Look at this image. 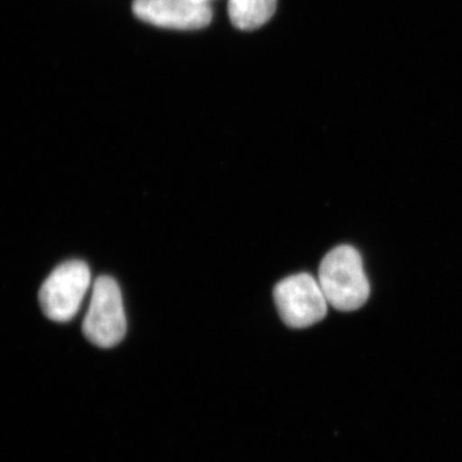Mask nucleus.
I'll return each mask as SVG.
<instances>
[{"instance_id": "nucleus-1", "label": "nucleus", "mask_w": 462, "mask_h": 462, "mask_svg": "<svg viewBox=\"0 0 462 462\" xmlns=\"http://www.w3.org/2000/svg\"><path fill=\"white\" fill-rule=\"evenodd\" d=\"M319 284L328 303L340 311H355L366 303L370 284L357 249L339 245L321 261Z\"/></svg>"}, {"instance_id": "nucleus-2", "label": "nucleus", "mask_w": 462, "mask_h": 462, "mask_svg": "<svg viewBox=\"0 0 462 462\" xmlns=\"http://www.w3.org/2000/svg\"><path fill=\"white\" fill-rule=\"evenodd\" d=\"M127 322L123 296L115 279L99 276L94 282L93 294L85 315L83 333L99 348H112L125 338Z\"/></svg>"}, {"instance_id": "nucleus-3", "label": "nucleus", "mask_w": 462, "mask_h": 462, "mask_svg": "<svg viewBox=\"0 0 462 462\" xmlns=\"http://www.w3.org/2000/svg\"><path fill=\"white\" fill-rule=\"evenodd\" d=\"M90 282V269L83 261L60 264L39 291L42 312L51 321L72 320L80 310Z\"/></svg>"}, {"instance_id": "nucleus-4", "label": "nucleus", "mask_w": 462, "mask_h": 462, "mask_svg": "<svg viewBox=\"0 0 462 462\" xmlns=\"http://www.w3.org/2000/svg\"><path fill=\"white\" fill-rule=\"evenodd\" d=\"M273 300L282 321L296 329L318 324L329 306L319 281L310 273H297L278 282Z\"/></svg>"}, {"instance_id": "nucleus-5", "label": "nucleus", "mask_w": 462, "mask_h": 462, "mask_svg": "<svg viewBox=\"0 0 462 462\" xmlns=\"http://www.w3.org/2000/svg\"><path fill=\"white\" fill-rule=\"evenodd\" d=\"M133 12L151 25L176 30H199L211 23V5L193 0H134Z\"/></svg>"}, {"instance_id": "nucleus-6", "label": "nucleus", "mask_w": 462, "mask_h": 462, "mask_svg": "<svg viewBox=\"0 0 462 462\" xmlns=\"http://www.w3.org/2000/svg\"><path fill=\"white\" fill-rule=\"evenodd\" d=\"M276 11V0H229L227 12L231 23L251 32L263 26Z\"/></svg>"}, {"instance_id": "nucleus-7", "label": "nucleus", "mask_w": 462, "mask_h": 462, "mask_svg": "<svg viewBox=\"0 0 462 462\" xmlns=\"http://www.w3.org/2000/svg\"><path fill=\"white\" fill-rule=\"evenodd\" d=\"M193 2L199 3V5H208L211 0H193Z\"/></svg>"}]
</instances>
